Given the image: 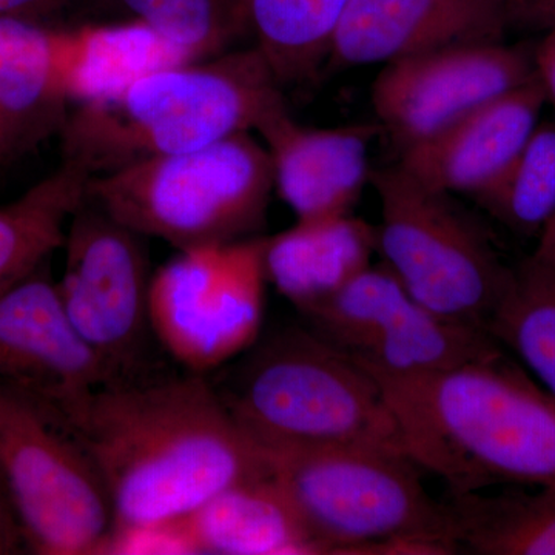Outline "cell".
<instances>
[{
  "label": "cell",
  "mask_w": 555,
  "mask_h": 555,
  "mask_svg": "<svg viewBox=\"0 0 555 555\" xmlns=\"http://www.w3.org/2000/svg\"><path fill=\"white\" fill-rule=\"evenodd\" d=\"M546 104L534 76L429 141L404 150L398 166L427 188L477 198L516 158Z\"/></svg>",
  "instance_id": "cell-17"
},
{
  "label": "cell",
  "mask_w": 555,
  "mask_h": 555,
  "mask_svg": "<svg viewBox=\"0 0 555 555\" xmlns=\"http://www.w3.org/2000/svg\"><path fill=\"white\" fill-rule=\"evenodd\" d=\"M349 0H240L248 38L283 86L312 78L326 64Z\"/></svg>",
  "instance_id": "cell-22"
},
{
  "label": "cell",
  "mask_w": 555,
  "mask_h": 555,
  "mask_svg": "<svg viewBox=\"0 0 555 555\" xmlns=\"http://www.w3.org/2000/svg\"><path fill=\"white\" fill-rule=\"evenodd\" d=\"M262 451L318 553L455 554L447 503L429 495L408 455L361 447Z\"/></svg>",
  "instance_id": "cell-5"
},
{
  "label": "cell",
  "mask_w": 555,
  "mask_h": 555,
  "mask_svg": "<svg viewBox=\"0 0 555 555\" xmlns=\"http://www.w3.org/2000/svg\"><path fill=\"white\" fill-rule=\"evenodd\" d=\"M83 25L0 17V166L60 134L78 98Z\"/></svg>",
  "instance_id": "cell-14"
},
{
  "label": "cell",
  "mask_w": 555,
  "mask_h": 555,
  "mask_svg": "<svg viewBox=\"0 0 555 555\" xmlns=\"http://www.w3.org/2000/svg\"><path fill=\"white\" fill-rule=\"evenodd\" d=\"M104 554H199L184 518L113 528Z\"/></svg>",
  "instance_id": "cell-26"
},
{
  "label": "cell",
  "mask_w": 555,
  "mask_h": 555,
  "mask_svg": "<svg viewBox=\"0 0 555 555\" xmlns=\"http://www.w3.org/2000/svg\"><path fill=\"white\" fill-rule=\"evenodd\" d=\"M374 377L404 452L441 478L449 495L555 486V400L503 352L443 371Z\"/></svg>",
  "instance_id": "cell-2"
},
{
  "label": "cell",
  "mask_w": 555,
  "mask_h": 555,
  "mask_svg": "<svg viewBox=\"0 0 555 555\" xmlns=\"http://www.w3.org/2000/svg\"><path fill=\"white\" fill-rule=\"evenodd\" d=\"M0 485H2V486H3V483H2V478H0ZM3 489H5V488H3Z\"/></svg>",
  "instance_id": "cell-32"
},
{
  "label": "cell",
  "mask_w": 555,
  "mask_h": 555,
  "mask_svg": "<svg viewBox=\"0 0 555 555\" xmlns=\"http://www.w3.org/2000/svg\"><path fill=\"white\" fill-rule=\"evenodd\" d=\"M509 28L511 0H349L326 64L385 65L448 47L502 42Z\"/></svg>",
  "instance_id": "cell-15"
},
{
  "label": "cell",
  "mask_w": 555,
  "mask_h": 555,
  "mask_svg": "<svg viewBox=\"0 0 555 555\" xmlns=\"http://www.w3.org/2000/svg\"><path fill=\"white\" fill-rule=\"evenodd\" d=\"M0 478L30 553L104 554L115 513L100 467L61 412L9 387H0Z\"/></svg>",
  "instance_id": "cell-8"
},
{
  "label": "cell",
  "mask_w": 555,
  "mask_h": 555,
  "mask_svg": "<svg viewBox=\"0 0 555 555\" xmlns=\"http://www.w3.org/2000/svg\"><path fill=\"white\" fill-rule=\"evenodd\" d=\"M273 190L268 150L247 131L90 178L87 196L179 251L259 236Z\"/></svg>",
  "instance_id": "cell-6"
},
{
  "label": "cell",
  "mask_w": 555,
  "mask_h": 555,
  "mask_svg": "<svg viewBox=\"0 0 555 555\" xmlns=\"http://www.w3.org/2000/svg\"><path fill=\"white\" fill-rule=\"evenodd\" d=\"M532 258L555 275V215L537 236V247Z\"/></svg>",
  "instance_id": "cell-31"
},
{
  "label": "cell",
  "mask_w": 555,
  "mask_h": 555,
  "mask_svg": "<svg viewBox=\"0 0 555 555\" xmlns=\"http://www.w3.org/2000/svg\"><path fill=\"white\" fill-rule=\"evenodd\" d=\"M310 328L374 375L426 374L503 352L481 328L437 315L382 264L302 313Z\"/></svg>",
  "instance_id": "cell-11"
},
{
  "label": "cell",
  "mask_w": 555,
  "mask_h": 555,
  "mask_svg": "<svg viewBox=\"0 0 555 555\" xmlns=\"http://www.w3.org/2000/svg\"><path fill=\"white\" fill-rule=\"evenodd\" d=\"M532 61L546 102L555 108V28L543 33V38L532 46Z\"/></svg>",
  "instance_id": "cell-29"
},
{
  "label": "cell",
  "mask_w": 555,
  "mask_h": 555,
  "mask_svg": "<svg viewBox=\"0 0 555 555\" xmlns=\"http://www.w3.org/2000/svg\"><path fill=\"white\" fill-rule=\"evenodd\" d=\"M90 177L62 160L20 198L0 207V295L64 246L69 219L86 199Z\"/></svg>",
  "instance_id": "cell-21"
},
{
  "label": "cell",
  "mask_w": 555,
  "mask_h": 555,
  "mask_svg": "<svg viewBox=\"0 0 555 555\" xmlns=\"http://www.w3.org/2000/svg\"><path fill=\"white\" fill-rule=\"evenodd\" d=\"M521 236H539L555 215V120H540L516 158L474 198Z\"/></svg>",
  "instance_id": "cell-24"
},
{
  "label": "cell",
  "mask_w": 555,
  "mask_h": 555,
  "mask_svg": "<svg viewBox=\"0 0 555 555\" xmlns=\"http://www.w3.org/2000/svg\"><path fill=\"white\" fill-rule=\"evenodd\" d=\"M264 236L179 250L153 272L150 323L185 371L210 375L261 337Z\"/></svg>",
  "instance_id": "cell-9"
},
{
  "label": "cell",
  "mask_w": 555,
  "mask_h": 555,
  "mask_svg": "<svg viewBox=\"0 0 555 555\" xmlns=\"http://www.w3.org/2000/svg\"><path fill=\"white\" fill-rule=\"evenodd\" d=\"M119 11L116 0H0V17L43 25H79L93 14Z\"/></svg>",
  "instance_id": "cell-27"
},
{
  "label": "cell",
  "mask_w": 555,
  "mask_h": 555,
  "mask_svg": "<svg viewBox=\"0 0 555 555\" xmlns=\"http://www.w3.org/2000/svg\"><path fill=\"white\" fill-rule=\"evenodd\" d=\"M534 76L532 47L505 40L448 47L383 65L372 83V107L404 152Z\"/></svg>",
  "instance_id": "cell-12"
},
{
  "label": "cell",
  "mask_w": 555,
  "mask_h": 555,
  "mask_svg": "<svg viewBox=\"0 0 555 555\" xmlns=\"http://www.w3.org/2000/svg\"><path fill=\"white\" fill-rule=\"evenodd\" d=\"M257 133L268 150L278 195L297 221L352 214L371 182L374 126L315 129L295 120L286 105L262 120Z\"/></svg>",
  "instance_id": "cell-16"
},
{
  "label": "cell",
  "mask_w": 555,
  "mask_h": 555,
  "mask_svg": "<svg viewBox=\"0 0 555 555\" xmlns=\"http://www.w3.org/2000/svg\"><path fill=\"white\" fill-rule=\"evenodd\" d=\"M126 20L142 22L190 60L232 50L247 36L240 0H116Z\"/></svg>",
  "instance_id": "cell-25"
},
{
  "label": "cell",
  "mask_w": 555,
  "mask_h": 555,
  "mask_svg": "<svg viewBox=\"0 0 555 555\" xmlns=\"http://www.w3.org/2000/svg\"><path fill=\"white\" fill-rule=\"evenodd\" d=\"M514 25L543 33L555 28V0H511V27Z\"/></svg>",
  "instance_id": "cell-28"
},
{
  "label": "cell",
  "mask_w": 555,
  "mask_h": 555,
  "mask_svg": "<svg viewBox=\"0 0 555 555\" xmlns=\"http://www.w3.org/2000/svg\"><path fill=\"white\" fill-rule=\"evenodd\" d=\"M24 535H22L20 521L14 516L5 489L0 485V555L25 553Z\"/></svg>",
  "instance_id": "cell-30"
},
{
  "label": "cell",
  "mask_w": 555,
  "mask_h": 555,
  "mask_svg": "<svg viewBox=\"0 0 555 555\" xmlns=\"http://www.w3.org/2000/svg\"><path fill=\"white\" fill-rule=\"evenodd\" d=\"M221 369L211 383L259 448L361 447L406 455L377 378L310 327L259 337Z\"/></svg>",
  "instance_id": "cell-4"
},
{
  "label": "cell",
  "mask_w": 555,
  "mask_h": 555,
  "mask_svg": "<svg viewBox=\"0 0 555 555\" xmlns=\"http://www.w3.org/2000/svg\"><path fill=\"white\" fill-rule=\"evenodd\" d=\"M65 420L100 467L115 528L179 520L230 486L270 476L208 375L107 383Z\"/></svg>",
  "instance_id": "cell-1"
},
{
  "label": "cell",
  "mask_w": 555,
  "mask_h": 555,
  "mask_svg": "<svg viewBox=\"0 0 555 555\" xmlns=\"http://www.w3.org/2000/svg\"><path fill=\"white\" fill-rule=\"evenodd\" d=\"M283 89L257 47L152 69L69 109L62 160L93 178L251 133L286 107Z\"/></svg>",
  "instance_id": "cell-3"
},
{
  "label": "cell",
  "mask_w": 555,
  "mask_h": 555,
  "mask_svg": "<svg viewBox=\"0 0 555 555\" xmlns=\"http://www.w3.org/2000/svg\"><path fill=\"white\" fill-rule=\"evenodd\" d=\"M147 241L89 196L68 222L57 291L73 327L104 364L108 383L138 379L144 369L153 335Z\"/></svg>",
  "instance_id": "cell-10"
},
{
  "label": "cell",
  "mask_w": 555,
  "mask_h": 555,
  "mask_svg": "<svg viewBox=\"0 0 555 555\" xmlns=\"http://www.w3.org/2000/svg\"><path fill=\"white\" fill-rule=\"evenodd\" d=\"M382 208L377 251L409 294L437 315L488 332L514 268L455 196L398 164L372 170Z\"/></svg>",
  "instance_id": "cell-7"
},
{
  "label": "cell",
  "mask_w": 555,
  "mask_h": 555,
  "mask_svg": "<svg viewBox=\"0 0 555 555\" xmlns=\"http://www.w3.org/2000/svg\"><path fill=\"white\" fill-rule=\"evenodd\" d=\"M488 334L509 347L555 400V275L534 258L514 268L513 281Z\"/></svg>",
  "instance_id": "cell-23"
},
{
  "label": "cell",
  "mask_w": 555,
  "mask_h": 555,
  "mask_svg": "<svg viewBox=\"0 0 555 555\" xmlns=\"http://www.w3.org/2000/svg\"><path fill=\"white\" fill-rule=\"evenodd\" d=\"M184 521L199 554H320L272 476L230 486Z\"/></svg>",
  "instance_id": "cell-19"
},
{
  "label": "cell",
  "mask_w": 555,
  "mask_h": 555,
  "mask_svg": "<svg viewBox=\"0 0 555 555\" xmlns=\"http://www.w3.org/2000/svg\"><path fill=\"white\" fill-rule=\"evenodd\" d=\"M108 375L62 306L49 261L0 295V387L68 415Z\"/></svg>",
  "instance_id": "cell-13"
},
{
  "label": "cell",
  "mask_w": 555,
  "mask_h": 555,
  "mask_svg": "<svg viewBox=\"0 0 555 555\" xmlns=\"http://www.w3.org/2000/svg\"><path fill=\"white\" fill-rule=\"evenodd\" d=\"M377 228L352 214L297 221L264 236L268 283L305 313L341 291L372 264Z\"/></svg>",
  "instance_id": "cell-18"
},
{
  "label": "cell",
  "mask_w": 555,
  "mask_h": 555,
  "mask_svg": "<svg viewBox=\"0 0 555 555\" xmlns=\"http://www.w3.org/2000/svg\"><path fill=\"white\" fill-rule=\"evenodd\" d=\"M444 503L455 554L555 555V486L449 495Z\"/></svg>",
  "instance_id": "cell-20"
}]
</instances>
